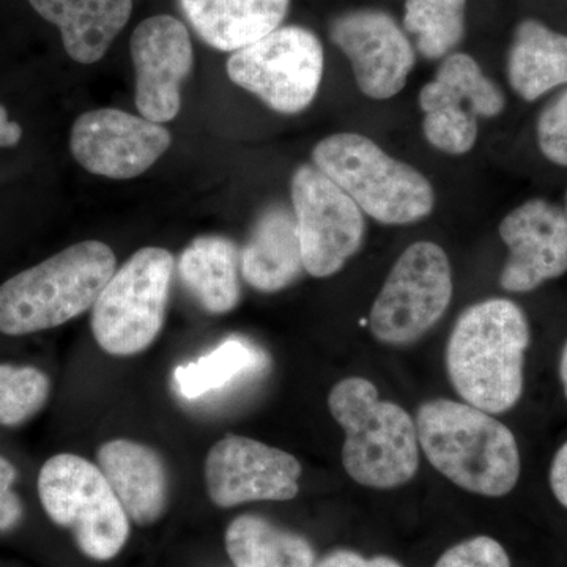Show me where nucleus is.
Instances as JSON below:
<instances>
[{
    "label": "nucleus",
    "instance_id": "f257e3e1",
    "mask_svg": "<svg viewBox=\"0 0 567 567\" xmlns=\"http://www.w3.org/2000/svg\"><path fill=\"white\" fill-rule=\"evenodd\" d=\"M532 342L527 316L506 298L470 306L446 346L451 385L466 404L499 415L524 393L525 353Z\"/></svg>",
    "mask_w": 567,
    "mask_h": 567
},
{
    "label": "nucleus",
    "instance_id": "f03ea898",
    "mask_svg": "<svg viewBox=\"0 0 567 567\" xmlns=\"http://www.w3.org/2000/svg\"><path fill=\"white\" fill-rule=\"evenodd\" d=\"M417 440L427 461L472 494L505 496L520 477V453L511 429L491 413L451 399L424 402Z\"/></svg>",
    "mask_w": 567,
    "mask_h": 567
},
{
    "label": "nucleus",
    "instance_id": "7ed1b4c3",
    "mask_svg": "<svg viewBox=\"0 0 567 567\" xmlns=\"http://www.w3.org/2000/svg\"><path fill=\"white\" fill-rule=\"evenodd\" d=\"M114 252L102 241H81L0 286V333L51 330L93 308L115 274Z\"/></svg>",
    "mask_w": 567,
    "mask_h": 567
},
{
    "label": "nucleus",
    "instance_id": "20e7f679",
    "mask_svg": "<svg viewBox=\"0 0 567 567\" xmlns=\"http://www.w3.org/2000/svg\"><path fill=\"white\" fill-rule=\"evenodd\" d=\"M328 406L344 429L342 464L354 483L394 488L413 480L420 465V440L415 421L401 405L382 401L368 379L349 377L336 383Z\"/></svg>",
    "mask_w": 567,
    "mask_h": 567
},
{
    "label": "nucleus",
    "instance_id": "39448f33",
    "mask_svg": "<svg viewBox=\"0 0 567 567\" xmlns=\"http://www.w3.org/2000/svg\"><path fill=\"white\" fill-rule=\"evenodd\" d=\"M312 159L320 173L375 221L393 226L416 223L434 208L435 194L427 178L361 134L324 137L316 145Z\"/></svg>",
    "mask_w": 567,
    "mask_h": 567
},
{
    "label": "nucleus",
    "instance_id": "423d86ee",
    "mask_svg": "<svg viewBox=\"0 0 567 567\" xmlns=\"http://www.w3.org/2000/svg\"><path fill=\"white\" fill-rule=\"evenodd\" d=\"M173 254L142 248L118 268L92 308V331L114 357L142 353L158 338L174 275Z\"/></svg>",
    "mask_w": 567,
    "mask_h": 567
},
{
    "label": "nucleus",
    "instance_id": "0eeeda50",
    "mask_svg": "<svg viewBox=\"0 0 567 567\" xmlns=\"http://www.w3.org/2000/svg\"><path fill=\"white\" fill-rule=\"evenodd\" d=\"M39 495L51 520L71 529L89 558H114L128 540V514L102 470L85 458L51 457L40 470Z\"/></svg>",
    "mask_w": 567,
    "mask_h": 567
},
{
    "label": "nucleus",
    "instance_id": "6e6552de",
    "mask_svg": "<svg viewBox=\"0 0 567 567\" xmlns=\"http://www.w3.org/2000/svg\"><path fill=\"white\" fill-rule=\"evenodd\" d=\"M451 298L453 276L446 252L432 241H417L401 254L388 275L369 327L383 344H413L442 319Z\"/></svg>",
    "mask_w": 567,
    "mask_h": 567
},
{
    "label": "nucleus",
    "instance_id": "1a4fd4ad",
    "mask_svg": "<svg viewBox=\"0 0 567 567\" xmlns=\"http://www.w3.org/2000/svg\"><path fill=\"white\" fill-rule=\"evenodd\" d=\"M227 74L234 84L259 96L271 110L297 114L319 92L323 47L308 29L286 25L234 52L227 62Z\"/></svg>",
    "mask_w": 567,
    "mask_h": 567
},
{
    "label": "nucleus",
    "instance_id": "9d476101",
    "mask_svg": "<svg viewBox=\"0 0 567 567\" xmlns=\"http://www.w3.org/2000/svg\"><path fill=\"white\" fill-rule=\"evenodd\" d=\"M292 204L305 270L315 278L338 274L363 245L364 213L316 166L293 174Z\"/></svg>",
    "mask_w": 567,
    "mask_h": 567
},
{
    "label": "nucleus",
    "instance_id": "9b49d317",
    "mask_svg": "<svg viewBox=\"0 0 567 567\" xmlns=\"http://www.w3.org/2000/svg\"><path fill=\"white\" fill-rule=\"evenodd\" d=\"M300 476L292 454L240 435L224 436L205 461L208 496L219 507L293 499Z\"/></svg>",
    "mask_w": 567,
    "mask_h": 567
},
{
    "label": "nucleus",
    "instance_id": "f8f14e48",
    "mask_svg": "<svg viewBox=\"0 0 567 567\" xmlns=\"http://www.w3.org/2000/svg\"><path fill=\"white\" fill-rule=\"evenodd\" d=\"M171 142L162 123L104 107L84 112L74 122L70 148L89 173L128 181L151 169Z\"/></svg>",
    "mask_w": 567,
    "mask_h": 567
},
{
    "label": "nucleus",
    "instance_id": "ddd939ff",
    "mask_svg": "<svg viewBox=\"0 0 567 567\" xmlns=\"http://www.w3.org/2000/svg\"><path fill=\"white\" fill-rule=\"evenodd\" d=\"M330 35L349 58L358 87L369 99L388 100L405 87L415 65V50L385 11L357 10L341 14L331 24Z\"/></svg>",
    "mask_w": 567,
    "mask_h": 567
},
{
    "label": "nucleus",
    "instance_id": "4468645a",
    "mask_svg": "<svg viewBox=\"0 0 567 567\" xmlns=\"http://www.w3.org/2000/svg\"><path fill=\"white\" fill-rule=\"evenodd\" d=\"M132 59L136 70V107L142 117L166 123L182 106V84L193 69L188 29L169 14L144 20L134 29Z\"/></svg>",
    "mask_w": 567,
    "mask_h": 567
},
{
    "label": "nucleus",
    "instance_id": "2eb2a0df",
    "mask_svg": "<svg viewBox=\"0 0 567 567\" xmlns=\"http://www.w3.org/2000/svg\"><path fill=\"white\" fill-rule=\"evenodd\" d=\"M509 249L499 284L507 292H532L567 271V215L546 199H532L499 224Z\"/></svg>",
    "mask_w": 567,
    "mask_h": 567
},
{
    "label": "nucleus",
    "instance_id": "dca6fc26",
    "mask_svg": "<svg viewBox=\"0 0 567 567\" xmlns=\"http://www.w3.org/2000/svg\"><path fill=\"white\" fill-rule=\"evenodd\" d=\"M96 458L130 518L151 525L162 517L169 477L163 458L152 447L132 440H111L100 447Z\"/></svg>",
    "mask_w": 567,
    "mask_h": 567
},
{
    "label": "nucleus",
    "instance_id": "f3484780",
    "mask_svg": "<svg viewBox=\"0 0 567 567\" xmlns=\"http://www.w3.org/2000/svg\"><path fill=\"white\" fill-rule=\"evenodd\" d=\"M194 31L218 51H240L276 31L290 0H178Z\"/></svg>",
    "mask_w": 567,
    "mask_h": 567
},
{
    "label": "nucleus",
    "instance_id": "a211bd4d",
    "mask_svg": "<svg viewBox=\"0 0 567 567\" xmlns=\"http://www.w3.org/2000/svg\"><path fill=\"white\" fill-rule=\"evenodd\" d=\"M44 20L58 25L73 61L95 63L130 21L133 0H29Z\"/></svg>",
    "mask_w": 567,
    "mask_h": 567
},
{
    "label": "nucleus",
    "instance_id": "6ab92c4d",
    "mask_svg": "<svg viewBox=\"0 0 567 567\" xmlns=\"http://www.w3.org/2000/svg\"><path fill=\"white\" fill-rule=\"evenodd\" d=\"M303 268L293 213L281 205L268 208L241 254L245 281L259 292H279L297 281Z\"/></svg>",
    "mask_w": 567,
    "mask_h": 567
},
{
    "label": "nucleus",
    "instance_id": "aec40b11",
    "mask_svg": "<svg viewBox=\"0 0 567 567\" xmlns=\"http://www.w3.org/2000/svg\"><path fill=\"white\" fill-rule=\"evenodd\" d=\"M507 78L525 102L567 85V35L539 21L520 22L507 58Z\"/></svg>",
    "mask_w": 567,
    "mask_h": 567
},
{
    "label": "nucleus",
    "instance_id": "412c9836",
    "mask_svg": "<svg viewBox=\"0 0 567 567\" xmlns=\"http://www.w3.org/2000/svg\"><path fill=\"white\" fill-rule=\"evenodd\" d=\"M178 274L186 289L212 315H226L240 301L238 252L227 238H196L183 251Z\"/></svg>",
    "mask_w": 567,
    "mask_h": 567
},
{
    "label": "nucleus",
    "instance_id": "4be33fe9",
    "mask_svg": "<svg viewBox=\"0 0 567 567\" xmlns=\"http://www.w3.org/2000/svg\"><path fill=\"white\" fill-rule=\"evenodd\" d=\"M235 567H312L315 551L305 537L275 527L265 518H235L226 532Z\"/></svg>",
    "mask_w": 567,
    "mask_h": 567
},
{
    "label": "nucleus",
    "instance_id": "5701e85b",
    "mask_svg": "<svg viewBox=\"0 0 567 567\" xmlns=\"http://www.w3.org/2000/svg\"><path fill=\"white\" fill-rule=\"evenodd\" d=\"M265 364V354L251 342L229 338L210 353L193 363L175 369L174 383L185 399H199L223 390L240 377L259 371Z\"/></svg>",
    "mask_w": 567,
    "mask_h": 567
},
{
    "label": "nucleus",
    "instance_id": "b1692460",
    "mask_svg": "<svg viewBox=\"0 0 567 567\" xmlns=\"http://www.w3.org/2000/svg\"><path fill=\"white\" fill-rule=\"evenodd\" d=\"M464 104V100L435 80L425 84L421 91L420 106L424 111L425 140L439 151L464 155L475 145L477 117Z\"/></svg>",
    "mask_w": 567,
    "mask_h": 567
},
{
    "label": "nucleus",
    "instance_id": "393cba45",
    "mask_svg": "<svg viewBox=\"0 0 567 567\" xmlns=\"http://www.w3.org/2000/svg\"><path fill=\"white\" fill-rule=\"evenodd\" d=\"M466 0H406L404 28L425 59H442L465 35Z\"/></svg>",
    "mask_w": 567,
    "mask_h": 567
},
{
    "label": "nucleus",
    "instance_id": "a878e982",
    "mask_svg": "<svg viewBox=\"0 0 567 567\" xmlns=\"http://www.w3.org/2000/svg\"><path fill=\"white\" fill-rule=\"evenodd\" d=\"M435 81L464 100L476 117L492 118L506 106L505 95L494 81L488 80L472 55L454 52L443 59Z\"/></svg>",
    "mask_w": 567,
    "mask_h": 567
},
{
    "label": "nucleus",
    "instance_id": "bb28decb",
    "mask_svg": "<svg viewBox=\"0 0 567 567\" xmlns=\"http://www.w3.org/2000/svg\"><path fill=\"white\" fill-rule=\"evenodd\" d=\"M51 382L31 365L0 364V425H20L47 405Z\"/></svg>",
    "mask_w": 567,
    "mask_h": 567
},
{
    "label": "nucleus",
    "instance_id": "cd10ccee",
    "mask_svg": "<svg viewBox=\"0 0 567 567\" xmlns=\"http://www.w3.org/2000/svg\"><path fill=\"white\" fill-rule=\"evenodd\" d=\"M537 144L548 162L567 167V89L540 112Z\"/></svg>",
    "mask_w": 567,
    "mask_h": 567
},
{
    "label": "nucleus",
    "instance_id": "c85d7f7f",
    "mask_svg": "<svg viewBox=\"0 0 567 567\" xmlns=\"http://www.w3.org/2000/svg\"><path fill=\"white\" fill-rule=\"evenodd\" d=\"M434 567H511V559L498 540L476 536L447 548Z\"/></svg>",
    "mask_w": 567,
    "mask_h": 567
},
{
    "label": "nucleus",
    "instance_id": "c756f323",
    "mask_svg": "<svg viewBox=\"0 0 567 567\" xmlns=\"http://www.w3.org/2000/svg\"><path fill=\"white\" fill-rule=\"evenodd\" d=\"M17 477L14 465L0 456V533H9L17 528L24 514L21 498L13 491Z\"/></svg>",
    "mask_w": 567,
    "mask_h": 567
},
{
    "label": "nucleus",
    "instance_id": "7c9ffc66",
    "mask_svg": "<svg viewBox=\"0 0 567 567\" xmlns=\"http://www.w3.org/2000/svg\"><path fill=\"white\" fill-rule=\"evenodd\" d=\"M550 487L559 505L567 509V442L559 447L551 461Z\"/></svg>",
    "mask_w": 567,
    "mask_h": 567
},
{
    "label": "nucleus",
    "instance_id": "2f4dec72",
    "mask_svg": "<svg viewBox=\"0 0 567 567\" xmlns=\"http://www.w3.org/2000/svg\"><path fill=\"white\" fill-rule=\"evenodd\" d=\"M312 567H369V558L353 550H336Z\"/></svg>",
    "mask_w": 567,
    "mask_h": 567
},
{
    "label": "nucleus",
    "instance_id": "473e14b6",
    "mask_svg": "<svg viewBox=\"0 0 567 567\" xmlns=\"http://www.w3.org/2000/svg\"><path fill=\"white\" fill-rule=\"evenodd\" d=\"M22 128L9 121V112L0 104V147H13L21 141Z\"/></svg>",
    "mask_w": 567,
    "mask_h": 567
},
{
    "label": "nucleus",
    "instance_id": "72a5a7b5",
    "mask_svg": "<svg viewBox=\"0 0 567 567\" xmlns=\"http://www.w3.org/2000/svg\"><path fill=\"white\" fill-rule=\"evenodd\" d=\"M559 379H561L563 391L567 401V341L563 346L561 357H559Z\"/></svg>",
    "mask_w": 567,
    "mask_h": 567
},
{
    "label": "nucleus",
    "instance_id": "f704fd0d",
    "mask_svg": "<svg viewBox=\"0 0 567 567\" xmlns=\"http://www.w3.org/2000/svg\"><path fill=\"white\" fill-rule=\"evenodd\" d=\"M369 567H404L401 563L390 557L369 558Z\"/></svg>",
    "mask_w": 567,
    "mask_h": 567
},
{
    "label": "nucleus",
    "instance_id": "c9c22d12",
    "mask_svg": "<svg viewBox=\"0 0 567 567\" xmlns=\"http://www.w3.org/2000/svg\"><path fill=\"white\" fill-rule=\"evenodd\" d=\"M566 215H567V193H566V208H565Z\"/></svg>",
    "mask_w": 567,
    "mask_h": 567
}]
</instances>
